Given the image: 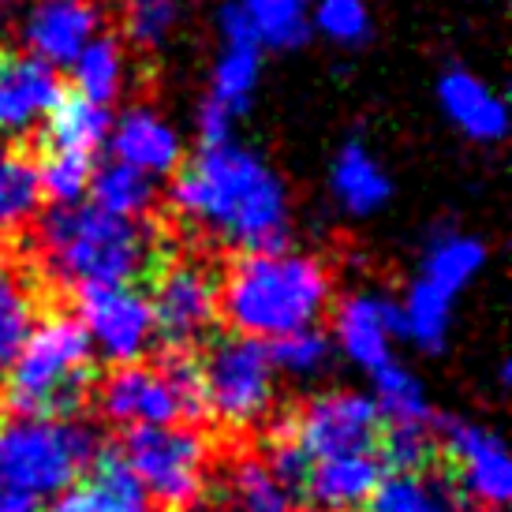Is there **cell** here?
Here are the masks:
<instances>
[{"label":"cell","instance_id":"cell-1","mask_svg":"<svg viewBox=\"0 0 512 512\" xmlns=\"http://www.w3.org/2000/svg\"><path fill=\"white\" fill-rule=\"evenodd\" d=\"M172 206L187 225L236 251L285 247L292 199L270 161L240 143L202 146L172 172Z\"/></svg>","mask_w":512,"mask_h":512},{"label":"cell","instance_id":"cell-2","mask_svg":"<svg viewBox=\"0 0 512 512\" xmlns=\"http://www.w3.org/2000/svg\"><path fill=\"white\" fill-rule=\"evenodd\" d=\"M333 307V273L307 251H247L221 281V314L236 337L273 344L314 329Z\"/></svg>","mask_w":512,"mask_h":512},{"label":"cell","instance_id":"cell-3","mask_svg":"<svg viewBox=\"0 0 512 512\" xmlns=\"http://www.w3.org/2000/svg\"><path fill=\"white\" fill-rule=\"evenodd\" d=\"M38 251L49 277L75 288L135 285L154 258L143 221H120L90 202L53 206L38 225Z\"/></svg>","mask_w":512,"mask_h":512},{"label":"cell","instance_id":"cell-4","mask_svg":"<svg viewBox=\"0 0 512 512\" xmlns=\"http://www.w3.org/2000/svg\"><path fill=\"white\" fill-rule=\"evenodd\" d=\"M98 456V434L75 415H12L0 419V494L34 505L72 490Z\"/></svg>","mask_w":512,"mask_h":512},{"label":"cell","instance_id":"cell-5","mask_svg":"<svg viewBox=\"0 0 512 512\" xmlns=\"http://www.w3.org/2000/svg\"><path fill=\"white\" fill-rule=\"evenodd\" d=\"M94 378V348L72 314L34 322L8 363L4 397L15 415H72Z\"/></svg>","mask_w":512,"mask_h":512},{"label":"cell","instance_id":"cell-6","mask_svg":"<svg viewBox=\"0 0 512 512\" xmlns=\"http://www.w3.org/2000/svg\"><path fill=\"white\" fill-rule=\"evenodd\" d=\"M382 419L367 393L359 389H322L303 400L292 419L270 438L266 468L296 494L299 475L311 460L341 453H378Z\"/></svg>","mask_w":512,"mask_h":512},{"label":"cell","instance_id":"cell-7","mask_svg":"<svg viewBox=\"0 0 512 512\" xmlns=\"http://www.w3.org/2000/svg\"><path fill=\"white\" fill-rule=\"evenodd\" d=\"M483 266V240H475L468 232H453V228L438 232L419 258V273L404 288V299L397 303L400 341H408L427 356H438L453 333L456 299L468 292Z\"/></svg>","mask_w":512,"mask_h":512},{"label":"cell","instance_id":"cell-8","mask_svg":"<svg viewBox=\"0 0 512 512\" xmlns=\"http://www.w3.org/2000/svg\"><path fill=\"white\" fill-rule=\"evenodd\" d=\"M202 412L228 430H251L266 423L281 397V374L270 359V344L251 337H217L199 367Z\"/></svg>","mask_w":512,"mask_h":512},{"label":"cell","instance_id":"cell-9","mask_svg":"<svg viewBox=\"0 0 512 512\" xmlns=\"http://www.w3.org/2000/svg\"><path fill=\"white\" fill-rule=\"evenodd\" d=\"M101 415L116 427H176L180 419H195L202 412L199 367L184 356L169 363H128L116 367L98 389Z\"/></svg>","mask_w":512,"mask_h":512},{"label":"cell","instance_id":"cell-10","mask_svg":"<svg viewBox=\"0 0 512 512\" xmlns=\"http://www.w3.org/2000/svg\"><path fill=\"white\" fill-rule=\"evenodd\" d=\"M124 460L135 479L146 486L154 505L191 509L206 486L210 449L199 430L184 427H139L124 438Z\"/></svg>","mask_w":512,"mask_h":512},{"label":"cell","instance_id":"cell-11","mask_svg":"<svg viewBox=\"0 0 512 512\" xmlns=\"http://www.w3.org/2000/svg\"><path fill=\"white\" fill-rule=\"evenodd\" d=\"M75 322L83 326L94 356L109 359L116 367L143 363L154 348L157 329L150 296L135 285H105L79 292V314Z\"/></svg>","mask_w":512,"mask_h":512},{"label":"cell","instance_id":"cell-12","mask_svg":"<svg viewBox=\"0 0 512 512\" xmlns=\"http://www.w3.org/2000/svg\"><path fill=\"white\" fill-rule=\"evenodd\" d=\"M374 378V408L382 427H389L385 453L393 471L423 468L430 456V441L438 430V412L427 393V382L404 363H385L382 370L370 374Z\"/></svg>","mask_w":512,"mask_h":512},{"label":"cell","instance_id":"cell-13","mask_svg":"<svg viewBox=\"0 0 512 512\" xmlns=\"http://www.w3.org/2000/svg\"><path fill=\"white\" fill-rule=\"evenodd\" d=\"M150 311L157 341H165L180 356L191 344L206 341V333L214 329L221 314V281L202 262H176L157 277Z\"/></svg>","mask_w":512,"mask_h":512},{"label":"cell","instance_id":"cell-14","mask_svg":"<svg viewBox=\"0 0 512 512\" xmlns=\"http://www.w3.org/2000/svg\"><path fill=\"white\" fill-rule=\"evenodd\" d=\"M441 441H445V453L453 460L460 490L475 505L501 512V505L512 498V460L505 438L486 423L449 419V423H441Z\"/></svg>","mask_w":512,"mask_h":512},{"label":"cell","instance_id":"cell-15","mask_svg":"<svg viewBox=\"0 0 512 512\" xmlns=\"http://www.w3.org/2000/svg\"><path fill=\"white\" fill-rule=\"evenodd\" d=\"M101 34L98 0H27L19 12V38L30 57L49 68H72V60Z\"/></svg>","mask_w":512,"mask_h":512},{"label":"cell","instance_id":"cell-16","mask_svg":"<svg viewBox=\"0 0 512 512\" xmlns=\"http://www.w3.org/2000/svg\"><path fill=\"white\" fill-rule=\"evenodd\" d=\"M60 101H64V79L57 68H49L30 53L0 57V143H15L42 131Z\"/></svg>","mask_w":512,"mask_h":512},{"label":"cell","instance_id":"cell-17","mask_svg":"<svg viewBox=\"0 0 512 512\" xmlns=\"http://www.w3.org/2000/svg\"><path fill=\"white\" fill-rule=\"evenodd\" d=\"M333 352H341L356 370H382L393 363L400 341L397 303L382 292H352L333 307Z\"/></svg>","mask_w":512,"mask_h":512},{"label":"cell","instance_id":"cell-18","mask_svg":"<svg viewBox=\"0 0 512 512\" xmlns=\"http://www.w3.org/2000/svg\"><path fill=\"white\" fill-rule=\"evenodd\" d=\"M105 146L113 150V161L143 172L150 180L172 176L184 165V139L165 116L150 105H131L120 116H113V128Z\"/></svg>","mask_w":512,"mask_h":512},{"label":"cell","instance_id":"cell-19","mask_svg":"<svg viewBox=\"0 0 512 512\" xmlns=\"http://www.w3.org/2000/svg\"><path fill=\"white\" fill-rule=\"evenodd\" d=\"M382 483L378 453H341L311 460L299 475L296 494L314 512H363Z\"/></svg>","mask_w":512,"mask_h":512},{"label":"cell","instance_id":"cell-20","mask_svg":"<svg viewBox=\"0 0 512 512\" xmlns=\"http://www.w3.org/2000/svg\"><path fill=\"white\" fill-rule=\"evenodd\" d=\"M217 27L221 38L258 49H299L311 38V0H225Z\"/></svg>","mask_w":512,"mask_h":512},{"label":"cell","instance_id":"cell-21","mask_svg":"<svg viewBox=\"0 0 512 512\" xmlns=\"http://www.w3.org/2000/svg\"><path fill=\"white\" fill-rule=\"evenodd\" d=\"M438 105L445 120L471 143H501L509 131V109L505 101L464 68H449L438 79Z\"/></svg>","mask_w":512,"mask_h":512},{"label":"cell","instance_id":"cell-22","mask_svg":"<svg viewBox=\"0 0 512 512\" xmlns=\"http://www.w3.org/2000/svg\"><path fill=\"white\" fill-rule=\"evenodd\" d=\"M329 191H333V199L344 214L374 217L393 195V180L382 169V161L359 139H352V143L341 146V154L329 165Z\"/></svg>","mask_w":512,"mask_h":512},{"label":"cell","instance_id":"cell-23","mask_svg":"<svg viewBox=\"0 0 512 512\" xmlns=\"http://www.w3.org/2000/svg\"><path fill=\"white\" fill-rule=\"evenodd\" d=\"M363 512H460L456 490L427 468L382 475Z\"/></svg>","mask_w":512,"mask_h":512},{"label":"cell","instance_id":"cell-24","mask_svg":"<svg viewBox=\"0 0 512 512\" xmlns=\"http://www.w3.org/2000/svg\"><path fill=\"white\" fill-rule=\"evenodd\" d=\"M90 512H154L146 486L120 453H98L79 479Z\"/></svg>","mask_w":512,"mask_h":512},{"label":"cell","instance_id":"cell-25","mask_svg":"<svg viewBox=\"0 0 512 512\" xmlns=\"http://www.w3.org/2000/svg\"><path fill=\"white\" fill-rule=\"evenodd\" d=\"M109 128H113V113L105 105H94L75 94V98L60 101L53 116L45 120V150L94 157L109 139Z\"/></svg>","mask_w":512,"mask_h":512},{"label":"cell","instance_id":"cell-26","mask_svg":"<svg viewBox=\"0 0 512 512\" xmlns=\"http://www.w3.org/2000/svg\"><path fill=\"white\" fill-rule=\"evenodd\" d=\"M258 79H262V49L251 42L221 38V53H217L214 72H210V94H206V101L236 120L251 105V98H255Z\"/></svg>","mask_w":512,"mask_h":512},{"label":"cell","instance_id":"cell-27","mask_svg":"<svg viewBox=\"0 0 512 512\" xmlns=\"http://www.w3.org/2000/svg\"><path fill=\"white\" fill-rule=\"evenodd\" d=\"M86 199L101 214L120 217V221H143L157 202V180L120 165V161H109V165L94 169Z\"/></svg>","mask_w":512,"mask_h":512},{"label":"cell","instance_id":"cell-28","mask_svg":"<svg viewBox=\"0 0 512 512\" xmlns=\"http://www.w3.org/2000/svg\"><path fill=\"white\" fill-rule=\"evenodd\" d=\"M34 322H38L34 285L12 251L0 247V370H8Z\"/></svg>","mask_w":512,"mask_h":512},{"label":"cell","instance_id":"cell-29","mask_svg":"<svg viewBox=\"0 0 512 512\" xmlns=\"http://www.w3.org/2000/svg\"><path fill=\"white\" fill-rule=\"evenodd\" d=\"M72 79H75L79 98L109 109V105L124 94V86H128V57H124V45L116 42V38H109V34H98V38L72 60Z\"/></svg>","mask_w":512,"mask_h":512},{"label":"cell","instance_id":"cell-30","mask_svg":"<svg viewBox=\"0 0 512 512\" xmlns=\"http://www.w3.org/2000/svg\"><path fill=\"white\" fill-rule=\"evenodd\" d=\"M42 210L38 165L23 150L0 143V236L30 225Z\"/></svg>","mask_w":512,"mask_h":512},{"label":"cell","instance_id":"cell-31","mask_svg":"<svg viewBox=\"0 0 512 512\" xmlns=\"http://www.w3.org/2000/svg\"><path fill=\"white\" fill-rule=\"evenodd\" d=\"M292 494L285 483L266 468V460H236L221 490V512H288Z\"/></svg>","mask_w":512,"mask_h":512},{"label":"cell","instance_id":"cell-32","mask_svg":"<svg viewBox=\"0 0 512 512\" xmlns=\"http://www.w3.org/2000/svg\"><path fill=\"white\" fill-rule=\"evenodd\" d=\"M270 359L277 374H288L296 382H314L333 367V341L322 329H299L270 344Z\"/></svg>","mask_w":512,"mask_h":512},{"label":"cell","instance_id":"cell-33","mask_svg":"<svg viewBox=\"0 0 512 512\" xmlns=\"http://www.w3.org/2000/svg\"><path fill=\"white\" fill-rule=\"evenodd\" d=\"M187 0H124V34L139 49H157L180 30Z\"/></svg>","mask_w":512,"mask_h":512},{"label":"cell","instance_id":"cell-34","mask_svg":"<svg viewBox=\"0 0 512 512\" xmlns=\"http://www.w3.org/2000/svg\"><path fill=\"white\" fill-rule=\"evenodd\" d=\"M90 176H94V157L45 150V161L38 165L42 199H49L53 206H75V202L86 199Z\"/></svg>","mask_w":512,"mask_h":512},{"label":"cell","instance_id":"cell-35","mask_svg":"<svg viewBox=\"0 0 512 512\" xmlns=\"http://www.w3.org/2000/svg\"><path fill=\"white\" fill-rule=\"evenodd\" d=\"M311 30L333 45H359L370 34L367 0H311Z\"/></svg>","mask_w":512,"mask_h":512},{"label":"cell","instance_id":"cell-36","mask_svg":"<svg viewBox=\"0 0 512 512\" xmlns=\"http://www.w3.org/2000/svg\"><path fill=\"white\" fill-rule=\"evenodd\" d=\"M8 4H15V0H0V8H8Z\"/></svg>","mask_w":512,"mask_h":512},{"label":"cell","instance_id":"cell-37","mask_svg":"<svg viewBox=\"0 0 512 512\" xmlns=\"http://www.w3.org/2000/svg\"><path fill=\"white\" fill-rule=\"evenodd\" d=\"M483 512H490V509H483Z\"/></svg>","mask_w":512,"mask_h":512},{"label":"cell","instance_id":"cell-38","mask_svg":"<svg viewBox=\"0 0 512 512\" xmlns=\"http://www.w3.org/2000/svg\"><path fill=\"white\" fill-rule=\"evenodd\" d=\"M288 512H292V509H288Z\"/></svg>","mask_w":512,"mask_h":512}]
</instances>
